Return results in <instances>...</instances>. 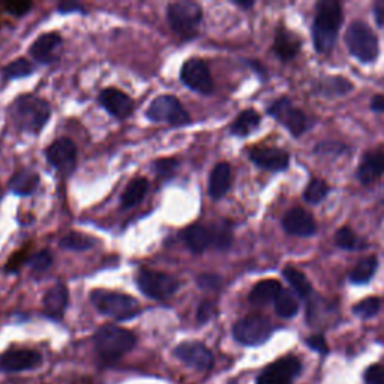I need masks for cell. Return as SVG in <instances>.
<instances>
[{"label": "cell", "instance_id": "cell-13", "mask_svg": "<svg viewBox=\"0 0 384 384\" xmlns=\"http://www.w3.org/2000/svg\"><path fill=\"white\" fill-rule=\"evenodd\" d=\"M47 159L63 174H69L77 166V146L69 138H59L47 149Z\"/></svg>", "mask_w": 384, "mask_h": 384}, {"label": "cell", "instance_id": "cell-34", "mask_svg": "<svg viewBox=\"0 0 384 384\" xmlns=\"http://www.w3.org/2000/svg\"><path fill=\"white\" fill-rule=\"evenodd\" d=\"M328 194H329V185L324 181H321V179H314L305 190L304 197L308 203L318 204L328 197Z\"/></svg>", "mask_w": 384, "mask_h": 384}, {"label": "cell", "instance_id": "cell-35", "mask_svg": "<svg viewBox=\"0 0 384 384\" xmlns=\"http://www.w3.org/2000/svg\"><path fill=\"white\" fill-rule=\"evenodd\" d=\"M380 306H381L380 299H377V297H368V299H365L362 302H359L357 305H354L353 313H354V315L368 320V318H372V317H375V315L379 314Z\"/></svg>", "mask_w": 384, "mask_h": 384}, {"label": "cell", "instance_id": "cell-37", "mask_svg": "<svg viewBox=\"0 0 384 384\" xmlns=\"http://www.w3.org/2000/svg\"><path fill=\"white\" fill-rule=\"evenodd\" d=\"M335 243L338 245L341 249H354L357 245V238L354 231L348 227H342L335 234Z\"/></svg>", "mask_w": 384, "mask_h": 384}, {"label": "cell", "instance_id": "cell-40", "mask_svg": "<svg viewBox=\"0 0 384 384\" xmlns=\"http://www.w3.org/2000/svg\"><path fill=\"white\" fill-rule=\"evenodd\" d=\"M324 87L330 89V93H337V95H346L350 91H353V84L350 83L348 80L342 78V77H333L328 81V84H324Z\"/></svg>", "mask_w": 384, "mask_h": 384}, {"label": "cell", "instance_id": "cell-12", "mask_svg": "<svg viewBox=\"0 0 384 384\" xmlns=\"http://www.w3.org/2000/svg\"><path fill=\"white\" fill-rule=\"evenodd\" d=\"M302 365L297 357L287 356L276 361L258 375L257 384H291L293 379L297 377Z\"/></svg>", "mask_w": 384, "mask_h": 384}, {"label": "cell", "instance_id": "cell-23", "mask_svg": "<svg viewBox=\"0 0 384 384\" xmlns=\"http://www.w3.org/2000/svg\"><path fill=\"white\" fill-rule=\"evenodd\" d=\"M230 185H231V168L227 162H221V164H218L210 174L209 195L215 200L223 199L227 194V191L230 190Z\"/></svg>", "mask_w": 384, "mask_h": 384}, {"label": "cell", "instance_id": "cell-32", "mask_svg": "<svg viewBox=\"0 0 384 384\" xmlns=\"http://www.w3.org/2000/svg\"><path fill=\"white\" fill-rule=\"evenodd\" d=\"M275 311L282 318H293L299 313V302L293 296V293L282 290L275 300Z\"/></svg>", "mask_w": 384, "mask_h": 384}, {"label": "cell", "instance_id": "cell-39", "mask_svg": "<svg viewBox=\"0 0 384 384\" xmlns=\"http://www.w3.org/2000/svg\"><path fill=\"white\" fill-rule=\"evenodd\" d=\"M29 260H30V257H29V247L23 248V249H19V251H15L14 254L11 256V258L8 260L6 271L10 272V273L19 272L20 269H21V266H23L24 263H27Z\"/></svg>", "mask_w": 384, "mask_h": 384}, {"label": "cell", "instance_id": "cell-31", "mask_svg": "<svg viewBox=\"0 0 384 384\" xmlns=\"http://www.w3.org/2000/svg\"><path fill=\"white\" fill-rule=\"evenodd\" d=\"M379 260L377 257H366L359 261L356 267L350 273V281L353 284H366L372 280V276L377 272Z\"/></svg>", "mask_w": 384, "mask_h": 384}, {"label": "cell", "instance_id": "cell-5", "mask_svg": "<svg viewBox=\"0 0 384 384\" xmlns=\"http://www.w3.org/2000/svg\"><path fill=\"white\" fill-rule=\"evenodd\" d=\"M348 52L363 63H371L379 57V38L365 21H353L346 34Z\"/></svg>", "mask_w": 384, "mask_h": 384}, {"label": "cell", "instance_id": "cell-7", "mask_svg": "<svg viewBox=\"0 0 384 384\" xmlns=\"http://www.w3.org/2000/svg\"><path fill=\"white\" fill-rule=\"evenodd\" d=\"M273 326L266 317L249 315L234 324L233 337L243 346H261L272 337Z\"/></svg>", "mask_w": 384, "mask_h": 384}, {"label": "cell", "instance_id": "cell-14", "mask_svg": "<svg viewBox=\"0 0 384 384\" xmlns=\"http://www.w3.org/2000/svg\"><path fill=\"white\" fill-rule=\"evenodd\" d=\"M174 356L186 366L199 371H209L214 366V354L201 342H183L174 348Z\"/></svg>", "mask_w": 384, "mask_h": 384}, {"label": "cell", "instance_id": "cell-21", "mask_svg": "<svg viewBox=\"0 0 384 384\" xmlns=\"http://www.w3.org/2000/svg\"><path fill=\"white\" fill-rule=\"evenodd\" d=\"M69 293L65 285H54L45 293L44 296V311L53 318H60L68 308Z\"/></svg>", "mask_w": 384, "mask_h": 384}, {"label": "cell", "instance_id": "cell-1", "mask_svg": "<svg viewBox=\"0 0 384 384\" xmlns=\"http://www.w3.org/2000/svg\"><path fill=\"white\" fill-rule=\"evenodd\" d=\"M342 24V8L335 0H321L317 3L313 24V39L318 53H329L337 44Z\"/></svg>", "mask_w": 384, "mask_h": 384}, {"label": "cell", "instance_id": "cell-47", "mask_svg": "<svg viewBox=\"0 0 384 384\" xmlns=\"http://www.w3.org/2000/svg\"><path fill=\"white\" fill-rule=\"evenodd\" d=\"M347 149V147L344 144H339V143H320L317 146V149L315 152L317 153H328V152H333V153H337L339 155L341 152H344Z\"/></svg>", "mask_w": 384, "mask_h": 384}, {"label": "cell", "instance_id": "cell-45", "mask_svg": "<svg viewBox=\"0 0 384 384\" xmlns=\"http://www.w3.org/2000/svg\"><path fill=\"white\" fill-rule=\"evenodd\" d=\"M32 5L30 2H11V3H6L5 5V10L15 15V17H21V15L24 14H27L29 10H32Z\"/></svg>", "mask_w": 384, "mask_h": 384}, {"label": "cell", "instance_id": "cell-15", "mask_svg": "<svg viewBox=\"0 0 384 384\" xmlns=\"http://www.w3.org/2000/svg\"><path fill=\"white\" fill-rule=\"evenodd\" d=\"M41 362H43V357H41L38 351L29 348H17L6 351L0 357V368L6 372H23L35 370Z\"/></svg>", "mask_w": 384, "mask_h": 384}, {"label": "cell", "instance_id": "cell-38", "mask_svg": "<svg viewBox=\"0 0 384 384\" xmlns=\"http://www.w3.org/2000/svg\"><path fill=\"white\" fill-rule=\"evenodd\" d=\"M29 264L35 272H45L53 264V257L48 251H39L30 257Z\"/></svg>", "mask_w": 384, "mask_h": 384}, {"label": "cell", "instance_id": "cell-44", "mask_svg": "<svg viewBox=\"0 0 384 384\" xmlns=\"http://www.w3.org/2000/svg\"><path fill=\"white\" fill-rule=\"evenodd\" d=\"M215 313H216V309H215V305L212 304V302H203V304L199 306V311H197V321L200 324L207 323L209 320L214 318Z\"/></svg>", "mask_w": 384, "mask_h": 384}, {"label": "cell", "instance_id": "cell-17", "mask_svg": "<svg viewBox=\"0 0 384 384\" xmlns=\"http://www.w3.org/2000/svg\"><path fill=\"white\" fill-rule=\"evenodd\" d=\"M249 159L256 166L269 171H284L290 164V155L275 147H258L251 150Z\"/></svg>", "mask_w": 384, "mask_h": 384}, {"label": "cell", "instance_id": "cell-41", "mask_svg": "<svg viewBox=\"0 0 384 384\" xmlns=\"http://www.w3.org/2000/svg\"><path fill=\"white\" fill-rule=\"evenodd\" d=\"M366 384H384V365H372L365 371Z\"/></svg>", "mask_w": 384, "mask_h": 384}, {"label": "cell", "instance_id": "cell-46", "mask_svg": "<svg viewBox=\"0 0 384 384\" xmlns=\"http://www.w3.org/2000/svg\"><path fill=\"white\" fill-rule=\"evenodd\" d=\"M306 344L309 348L318 351V353H321V354L328 353V344H326V339L321 337V335H314V337H309L306 339Z\"/></svg>", "mask_w": 384, "mask_h": 384}, {"label": "cell", "instance_id": "cell-25", "mask_svg": "<svg viewBox=\"0 0 384 384\" xmlns=\"http://www.w3.org/2000/svg\"><path fill=\"white\" fill-rule=\"evenodd\" d=\"M182 240L195 254H201L212 245L210 230L203 225H192L182 233Z\"/></svg>", "mask_w": 384, "mask_h": 384}, {"label": "cell", "instance_id": "cell-4", "mask_svg": "<svg viewBox=\"0 0 384 384\" xmlns=\"http://www.w3.org/2000/svg\"><path fill=\"white\" fill-rule=\"evenodd\" d=\"M91 300L101 314L114 318V320H131L140 313L138 302L128 294L116 291L95 290L91 294Z\"/></svg>", "mask_w": 384, "mask_h": 384}, {"label": "cell", "instance_id": "cell-9", "mask_svg": "<svg viewBox=\"0 0 384 384\" xmlns=\"http://www.w3.org/2000/svg\"><path fill=\"white\" fill-rule=\"evenodd\" d=\"M267 111L272 117L280 122L281 125L287 128L293 134V137L304 135L309 129V126H311V122L306 117V114L297 107H294L287 98H281V100L275 101Z\"/></svg>", "mask_w": 384, "mask_h": 384}, {"label": "cell", "instance_id": "cell-27", "mask_svg": "<svg viewBox=\"0 0 384 384\" xmlns=\"http://www.w3.org/2000/svg\"><path fill=\"white\" fill-rule=\"evenodd\" d=\"M261 117L254 110H245L240 113L231 125V134L236 137H247L260 126Z\"/></svg>", "mask_w": 384, "mask_h": 384}, {"label": "cell", "instance_id": "cell-18", "mask_svg": "<svg viewBox=\"0 0 384 384\" xmlns=\"http://www.w3.org/2000/svg\"><path fill=\"white\" fill-rule=\"evenodd\" d=\"M100 102L111 116L117 119H126L134 110V104L131 98L117 91V89H105L100 95Z\"/></svg>", "mask_w": 384, "mask_h": 384}, {"label": "cell", "instance_id": "cell-6", "mask_svg": "<svg viewBox=\"0 0 384 384\" xmlns=\"http://www.w3.org/2000/svg\"><path fill=\"white\" fill-rule=\"evenodd\" d=\"M170 26L177 35H194L199 30L203 19V11L199 3L194 2H176L167 10Z\"/></svg>", "mask_w": 384, "mask_h": 384}, {"label": "cell", "instance_id": "cell-20", "mask_svg": "<svg viewBox=\"0 0 384 384\" xmlns=\"http://www.w3.org/2000/svg\"><path fill=\"white\" fill-rule=\"evenodd\" d=\"M302 41L297 35H294L293 32L287 30L285 27H280L275 35V53L278 54L281 60H291L293 57H296L300 52Z\"/></svg>", "mask_w": 384, "mask_h": 384}, {"label": "cell", "instance_id": "cell-43", "mask_svg": "<svg viewBox=\"0 0 384 384\" xmlns=\"http://www.w3.org/2000/svg\"><path fill=\"white\" fill-rule=\"evenodd\" d=\"M179 162L174 158H164L155 162V170L159 176H168L176 170Z\"/></svg>", "mask_w": 384, "mask_h": 384}, {"label": "cell", "instance_id": "cell-3", "mask_svg": "<svg viewBox=\"0 0 384 384\" xmlns=\"http://www.w3.org/2000/svg\"><path fill=\"white\" fill-rule=\"evenodd\" d=\"M11 113L20 129L38 134L50 117V105L41 98L23 95L14 102Z\"/></svg>", "mask_w": 384, "mask_h": 384}, {"label": "cell", "instance_id": "cell-19", "mask_svg": "<svg viewBox=\"0 0 384 384\" xmlns=\"http://www.w3.org/2000/svg\"><path fill=\"white\" fill-rule=\"evenodd\" d=\"M384 174V152H368L357 168V179L363 185H370Z\"/></svg>", "mask_w": 384, "mask_h": 384}, {"label": "cell", "instance_id": "cell-49", "mask_svg": "<svg viewBox=\"0 0 384 384\" xmlns=\"http://www.w3.org/2000/svg\"><path fill=\"white\" fill-rule=\"evenodd\" d=\"M371 110L377 113H384V95H377L372 98Z\"/></svg>", "mask_w": 384, "mask_h": 384}, {"label": "cell", "instance_id": "cell-36", "mask_svg": "<svg viewBox=\"0 0 384 384\" xmlns=\"http://www.w3.org/2000/svg\"><path fill=\"white\" fill-rule=\"evenodd\" d=\"M34 71V67L24 59H17L11 62L10 65H6V68L3 69V74L6 78L14 80V78H21V77H27Z\"/></svg>", "mask_w": 384, "mask_h": 384}, {"label": "cell", "instance_id": "cell-24", "mask_svg": "<svg viewBox=\"0 0 384 384\" xmlns=\"http://www.w3.org/2000/svg\"><path fill=\"white\" fill-rule=\"evenodd\" d=\"M282 291V285L276 280H266L258 282L249 293V302L254 306H264L276 300L278 294Z\"/></svg>", "mask_w": 384, "mask_h": 384}, {"label": "cell", "instance_id": "cell-33", "mask_svg": "<svg viewBox=\"0 0 384 384\" xmlns=\"http://www.w3.org/2000/svg\"><path fill=\"white\" fill-rule=\"evenodd\" d=\"M95 245V239L81 233H69L60 240V247L69 251H86Z\"/></svg>", "mask_w": 384, "mask_h": 384}, {"label": "cell", "instance_id": "cell-10", "mask_svg": "<svg viewBox=\"0 0 384 384\" xmlns=\"http://www.w3.org/2000/svg\"><path fill=\"white\" fill-rule=\"evenodd\" d=\"M146 114L153 122H168L171 125H185L190 122V114L173 95H161L155 98Z\"/></svg>", "mask_w": 384, "mask_h": 384}, {"label": "cell", "instance_id": "cell-30", "mask_svg": "<svg viewBox=\"0 0 384 384\" xmlns=\"http://www.w3.org/2000/svg\"><path fill=\"white\" fill-rule=\"evenodd\" d=\"M282 276L289 281V284L294 289L300 297H309L313 293V285L308 281L305 273H302L299 269L289 266L282 271Z\"/></svg>", "mask_w": 384, "mask_h": 384}, {"label": "cell", "instance_id": "cell-11", "mask_svg": "<svg viewBox=\"0 0 384 384\" xmlns=\"http://www.w3.org/2000/svg\"><path fill=\"white\" fill-rule=\"evenodd\" d=\"M181 78L183 84L192 89L194 92L209 95L214 91V80H212L210 71L201 59L186 60L181 69Z\"/></svg>", "mask_w": 384, "mask_h": 384}, {"label": "cell", "instance_id": "cell-16", "mask_svg": "<svg viewBox=\"0 0 384 384\" xmlns=\"http://www.w3.org/2000/svg\"><path fill=\"white\" fill-rule=\"evenodd\" d=\"M284 230L291 236H299V238H309L317 233V224L311 214L306 210L296 207L289 210L282 219Z\"/></svg>", "mask_w": 384, "mask_h": 384}, {"label": "cell", "instance_id": "cell-26", "mask_svg": "<svg viewBox=\"0 0 384 384\" xmlns=\"http://www.w3.org/2000/svg\"><path fill=\"white\" fill-rule=\"evenodd\" d=\"M39 176L30 170H21L15 173L10 182V190L19 195H30L36 191Z\"/></svg>", "mask_w": 384, "mask_h": 384}, {"label": "cell", "instance_id": "cell-48", "mask_svg": "<svg viewBox=\"0 0 384 384\" xmlns=\"http://www.w3.org/2000/svg\"><path fill=\"white\" fill-rule=\"evenodd\" d=\"M374 15H375V21L380 27H384V0H380V2H375L374 5Z\"/></svg>", "mask_w": 384, "mask_h": 384}, {"label": "cell", "instance_id": "cell-29", "mask_svg": "<svg viewBox=\"0 0 384 384\" xmlns=\"http://www.w3.org/2000/svg\"><path fill=\"white\" fill-rule=\"evenodd\" d=\"M212 245L219 251H225L233 243V227L228 221H219V223L210 227Z\"/></svg>", "mask_w": 384, "mask_h": 384}, {"label": "cell", "instance_id": "cell-28", "mask_svg": "<svg viewBox=\"0 0 384 384\" xmlns=\"http://www.w3.org/2000/svg\"><path fill=\"white\" fill-rule=\"evenodd\" d=\"M147 190H149V182H147L146 179L138 177L134 179V181H131L124 194H122V207L129 209L137 206V204L144 199Z\"/></svg>", "mask_w": 384, "mask_h": 384}, {"label": "cell", "instance_id": "cell-22", "mask_svg": "<svg viewBox=\"0 0 384 384\" xmlns=\"http://www.w3.org/2000/svg\"><path fill=\"white\" fill-rule=\"evenodd\" d=\"M62 44V38L56 32L41 35L30 47V54L38 62H50L53 54Z\"/></svg>", "mask_w": 384, "mask_h": 384}, {"label": "cell", "instance_id": "cell-8", "mask_svg": "<svg viewBox=\"0 0 384 384\" xmlns=\"http://www.w3.org/2000/svg\"><path fill=\"white\" fill-rule=\"evenodd\" d=\"M137 285L147 297L162 300L168 299L179 290V281L176 278L162 272L142 269L137 275Z\"/></svg>", "mask_w": 384, "mask_h": 384}, {"label": "cell", "instance_id": "cell-50", "mask_svg": "<svg viewBox=\"0 0 384 384\" xmlns=\"http://www.w3.org/2000/svg\"><path fill=\"white\" fill-rule=\"evenodd\" d=\"M60 12H71V11H81V6L77 3H63L59 6Z\"/></svg>", "mask_w": 384, "mask_h": 384}, {"label": "cell", "instance_id": "cell-51", "mask_svg": "<svg viewBox=\"0 0 384 384\" xmlns=\"http://www.w3.org/2000/svg\"><path fill=\"white\" fill-rule=\"evenodd\" d=\"M234 3L242 8V10H249V8L254 6V0H248V2H245V0H236Z\"/></svg>", "mask_w": 384, "mask_h": 384}, {"label": "cell", "instance_id": "cell-2", "mask_svg": "<svg viewBox=\"0 0 384 384\" xmlns=\"http://www.w3.org/2000/svg\"><path fill=\"white\" fill-rule=\"evenodd\" d=\"M95 348L104 361H117L135 347V337L126 329L107 324L95 333Z\"/></svg>", "mask_w": 384, "mask_h": 384}, {"label": "cell", "instance_id": "cell-42", "mask_svg": "<svg viewBox=\"0 0 384 384\" xmlns=\"http://www.w3.org/2000/svg\"><path fill=\"white\" fill-rule=\"evenodd\" d=\"M197 284L204 290H218L223 285V280L218 275H200Z\"/></svg>", "mask_w": 384, "mask_h": 384}]
</instances>
